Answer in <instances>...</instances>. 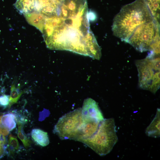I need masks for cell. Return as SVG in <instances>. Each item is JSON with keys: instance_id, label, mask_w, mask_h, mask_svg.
Returning a JSON list of instances; mask_svg holds the SVG:
<instances>
[{"instance_id": "cell-1", "label": "cell", "mask_w": 160, "mask_h": 160, "mask_svg": "<svg viewBox=\"0 0 160 160\" xmlns=\"http://www.w3.org/2000/svg\"><path fill=\"white\" fill-rule=\"evenodd\" d=\"M43 34L47 47L52 49L89 56L98 46L90 28L87 0H63L44 25Z\"/></svg>"}, {"instance_id": "cell-2", "label": "cell", "mask_w": 160, "mask_h": 160, "mask_svg": "<svg viewBox=\"0 0 160 160\" xmlns=\"http://www.w3.org/2000/svg\"><path fill=\"white\" fill-rule=\"evenodd\" d=\"M153 20L144 0H136L123 6L115 16L112 31L114 35L127 42L138 26Z\"/></svg>"}, {"instance_id": "cell-3", "label": "cell", "mask_w": 160, "mask_h": 160, "mask_svg": "<svg viewBox=\"0 0 160 160\" xmlns=\"http://www.w3.org/2000/svg\"><path fill=\"white\" fill-rule=\"evenodd\" d=\"M116 128L113 118L104 119L92 136L81 142L100 156H105L111 151L118 140Z\"/></svg>"}, {"instance_id": "cell-4", "label": "cell", "mask_w": 160, "mask_h": 160, "mask_svg": "<svg viewBox=\"0 0 160 160\" xmlns=\"http://www.w3.org/2000/svg\"><path fill=\"white\" fill-rule=\"evenodd\" d=\"M146 57L137 60L138 85L140 89L155 93L160 86L159 55L150 51Z\"/></svg>"}, {"instance_id": "cell-5", "label": "cell", "mask_w": 160, "mask_h": 160, "mask_svg": "<svg viewBox=\"0 0 160 160\" xmlns=\"http://www.w3.org/2000/svg\"><path fill=\"white\" fill-rule=\"evenodd\" d=\"M159 23L153 20L141 24L134 31L127 43L141 52L159 49Z\"/></svg>"}, {"instance_id": "cell-6", "label": "cell", "mask_w": 160, "mask_h": 160, "mask_svg": "<svg viewBox=\"0 0 160 160\" xmlns=\"http://www.w3.org/2000/svg\"><path fill=\"white\" fill-rule=\"evenodd\" d=\"M82 122L81 108H78L60 117L54 127L53 132L61 140H76Z\"/></svg>"}, {"instance_id": "cell-7", "label": "cell", "mask_w": 160, "mask_h": 160, "mask_svg": "<svg viewBox=\"0 0 160 160\" xmlns=\"http://www.w3.org/2000/svg\"><path fill=\"white\" fill-rule=\"evenodd\" d=\"M81 115L84 121L100 122L104 119L97 103L91 98L84 100L81 108Z\"/></svg>"}, {"instance_id": "cell-8", "label": "cell", "mask_w": 160, "mask_h": 160, "mask_svg": "<svg viewBox=\"0 0 160 160\" xmlns=\"http://www.w3.org/2000/svg\"><path fill=\"white\" fill-rule=\"evenodd\" d=\"M100 122L83 121L76 141L81 142L92 136L97 131Z\"/></svg>"}, {"instance_id": "cell-9", "label": "cell", "mask_w": 160, "mask_h": 160, "mask_svg": "<svg viewBox=\"0 0 160 160\" xmlns=\"http://www.w3.org/2000/svg\"><path fill=\"white\" fill-rule=\"evenodd\" d=\"M160 109L157 108L155 116L145 130L146 135L150 137L157 138L160 136Z\"/></svg>"}, {"instance_id": "cell-10", "label": "cell", "mask_w": 160, "mask_h": 160, "mask_svg": "<svg viewBox=\"0 0 160 160\" xmlns=\"http://www.w3.org/2000/svg\"><path fill=\"white\" fill-rule=\"evenodd\" d=\"M31 137L37 145L44 147L48 145L49 143L47 133L39 129H34L31 132Z\"/></svg>"}, {"instance_id": "cell-11", "label": "cell", "mask_w": 160, "mask_h": 160, "mask_svg": "<svg viewBox=\"0 0 160 160\" xmlns=\"http://www.w3.org/2000/svg\"><path fill=\"white\" fill-rule=\"evenodd\" d=\"M153 20L160 23V0H144Z\"/></svg>"}, {"instance_id": "cell-12", "label": "cell", "mask_w": 160, "mask_h": 160, "mask_svg": "<svg viewBox=\"0 0 160 160\" xmlns=\"http://www.w3.org/2000/svg\"><path fill=\"white\" fill-rule=\"evenodd\" d=\"M16 123L15 116L12 113H8L2 116L1 123L2 125L9 131L16 127Z\"/></svg>"}, {"instance_id": "cell-13", "label": "cell", "mask_w": 160, "mask_h": 160, "mask_svg": "<svg viewBox=\"0 0 160 160\" xmlns=\"http://www.w3.org/2000/svg\"><path fill=\"white\" fill-rule=\"evenodd\" d=\"M8 142L7 148L8 153L10 156H13L20 150V146L17 137L11 134L9 135Z\"/></svg>"}, {"instance_id": "cell-14", "label": "cell", "mask_w": 160, "mask_h": 160, "mask_svg": "<svg viewBox=\"0 0 160 160\" xmlns=\"http://www.w3.org/2000/svg\"><path fill=\"white\" fill-rule=\"evenodd\" d=\"M17 123L18 125L17 136L21 140L26 149H28L31 146V141L27 137L23 129L24 124L19 122Z\"/></svg>"}, {"instance_id": "cell-15", "label": "cell", "mask_w": 160, "mask_h": 160, "mask_svg": "<svg viewBox=\"0 0 160 160\" xmlns=\"http://www.w3.org/2000/svg\"><path fill=\"white\" fill-rule=\"evenodd\" d=\"M11 94L9 96V102L8 107L10 108L13 104L16 103L20 97L23 92H20L19 89L12 85L11 88Z\"/></svg>"}, {"instance_id": "cell-16", "label": "cell", "mask_w": 160, "mask_h": 160, "mask_svg": "<svg viewBox=\"0 0 160 160\" xmlns=\"http://www.w3.org/2000/svg\"><path fill=\"white\" fill-rule=\"evenodd\" d=\"M7 142L5 136L0 134V159L2 158L6 153Z\"/></svg>"}, {"instance_id": "cell-17", "label": "cell", "mask_w": 160, "mask_h": 160, "mask_svg": "<svg viewBox=\"0 0 160 160\" xmlns=\"http://www.w3.org/2000/svg\"><path fill=\"white\" fill-rule=\"evenodd\" d=\"M9 95H3L0 96V106L4 108L9 106Z\"/></svg>"}, {"instance_id": "cell-18", "label": "cell", "mask_w": 160, "mask_h": 160, "mask_svg": "<svg viewBox=\"0 0 160 160\" xmlns=\"http://www.w3.org/2000/svg\"><path fill=\"white\" fill-rule=\"evenodd\" d=\"M2 115L0 116V134L4 136H7L9 133V131L4 127L1 123V118Z\"/></svg>"}, {"instance_id": "cell-19", "label": "cell", "mask_w": 160, "mask_h": 160, "mask_svg": "<svg viewBox=\"0 0 160 160\" xmlns=\"http://www.w3.org/2000/svg\"><path fill=\"white\" fill-rule=\"evenodd\" d=\"M88 18L90 20H94L95 18L94 13L92 12L88 13Z\"/></svg>"}, {"instance_id": "cell-20", "label": "cell", "mask_w": 160, "mask_h": 160, "mask_svg": "<svg viewBox=\"0 0 160 160\" xmlns=\"http://www.w3.org/2000/svg\"><path fill=\"white\" fill-rule=\"evenodd\" d=\"M1 115H2V114H0V116H1Z\"/></svg>"}]
</instances>
